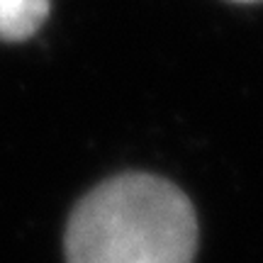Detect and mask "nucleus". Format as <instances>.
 <instances>
[{
	"mask_svg": "<svg viewBox=\"0 0 263 263\" xmlns=\"http://www.w3.org/2000/svg\"><path fill=\"white\" fill-rule=\"evenodd\" d=\"M64 249L66 263H193L195 210L171 180L122 173L76 205Z\"/></svg>",
	"mask_w": 263,
	"mask_h": 263,
	"instance_id": "f257e3e1",
	"label": "nucleus"
},
{
	"mask_svg": "<svg viewBox=\"0 0 263 263\" xmlns=\"http://www.w3.org/2000/svg\"><path fill=\"white\" fill-rule=\"evenodd\" d=\"M51 0H0V39L25 42L47 22Z\"/></svg>",
	"mask_w": 263,
	"mask_h": 263,
	"instance_id": "f03ea898",
	"label": "nucleus"
},
{
	"mask_svg": "<svg viewBox=\"0 0 263 263\" xmlns=\"http://www.w3.org/2000/svg\"><path fill=\"white\" fill-rule=\"evenodd\" d=\"M234 3H258V0H234Z\"/></svg>",
	"mask_w": 263,
	"mask_h": 263,
	"instance_id": "7ed1b4c3",
	"label": "nucleus"
}]
</instances>
